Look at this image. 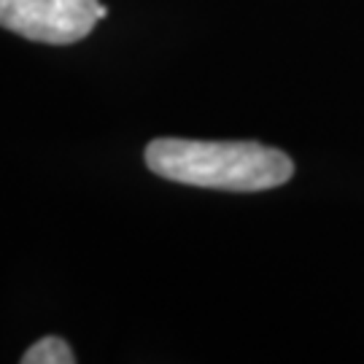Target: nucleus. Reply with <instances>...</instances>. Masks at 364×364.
Here are the masks:
<instances>
[{"label": "nucleus", "instance_id": "1", "mask_svg": "<svg viewBox=\"0 0 364 364\" xmlns=\"http://www.w3.org/2000/svg\"><path fill=\"white\" fill-rule=\"evenodd\" d=\"M146 165L168 181L224 192L275 189L294 173L289 154L251 141L156 138L146 146Z\"/></svg>", "mask_w": 364, "mask_h": 364}, {"label": "nucleus", "instance_id": "3", "mask_svg": "<svg viewBox=\"0 0 364 364\" xmlns=\"http://www.w3.org/2000/svg\"><path fill=\"white\" fill-rule=\"evenodd\" d=\"M73 362H76V353L70 351V346L63 338H57V335L38 340L22 356V364H73Z\"/></svg>", "mask_w": 364, "mask_h": 364}, {"label": "nucleus", "instance_id": "2", "mask_svg": "<svg viewBox=\"0 0 364 364\" xmlns=\"http://www.w3.org/2000/svg\"><path fill=\"white\" fill-rule=\"evenodd\" d=\"M105 16L97 0H0V27L52 46L78 43Z\"/></svg>", "mask_w": 364, "mask_h": 364}]
</instances>
